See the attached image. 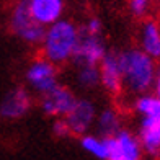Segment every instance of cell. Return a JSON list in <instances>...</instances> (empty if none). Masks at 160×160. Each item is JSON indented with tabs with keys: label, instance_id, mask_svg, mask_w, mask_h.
<instances>
[{
	"label": "cell",
	"instance_id": "cell-1",
	"mask_svg": "<svg viewBox=\"0 0 160 160\" xmlns=\"http://www.w3.org/2000/svg\"><path fill=\"white\" fill-rule=\"evenodd\" d=\"M122 72V85L131 95L149 93L154 87L158 65L157 61L145 54L141 48H128L118 52Z\"/></svg>",
	"mask_w": 160,
	"mask_h": 160
},
{
	"label": "cell",
	"instance_id": "cell-2",
	"mask_svg": "<svg viewBox=\"0 0 160 160\" xmlns=\"http://www.w3.org/2000/svg\"><path fill=\"white\" fill-rule=\"evenodd\" d=\"M132 110L139 118L136 134L144 154L150 158H160V100L154 93H142L134 98Z\"/></svg>",
	"mask_w": 160,
	"mask_h": 160
},
{
	"label": "cell",
	"instance_id": "cell-3",
	"mask_svg": "<svg viewBox=\"0 0 160 160\" xmlns=\"http://www.w3.org/2000/svg\"><path fill=\"white\" fill-rule=\"evenodd\" d=\"M78 36L80 30L74 21L61 18L56 23L46 26V33L41 42V52L56 65H62L72 61Z\"/></svg>",
	"mask_w": 160,
	"mask_h": 160
},
{
	"label": "cell",
	"instance_id": "cell-4",
	"mask_svg": "<svg viewBox=\"0 0 160 160\" xmlns=\"http://www.w3.org/2000/svg\"><path fill=\"white\" fill-rule=\"evenodd\" d=\"M10 30L18 39L30 46H41L46 26L39 25L30 12L28 0H17L10 13Z\"/></svg>",
	"mask_w": 160,
	"mask_h": 160
},
{
	"label": "cell",
	"instance_id": "cell-5",
	"mask_svg": "<svg viewBox=\"0 0 160 160\" xmlns=\"http://www.w3.org/2000/svg\"><path fill=\"white\" fill-rule=\"evenodd\" d=\"M25 82L31 92L41 97L59 83V69L44 56L36 57L26 67Z\"/></svg>",
	"mask_w": 160,
	"mask_h": 160
},
{
	"label": "cell",
	"instance_id": "cell-6",
	"mask_svg": "<svg viewBox=\"0 0 160 160\" xmlns=\"http://www.w3.org/2000/svg\"><path fill=\"white\" fill-rule=\"evenodd\" d=\"M108 158L106 160H144L145 154L141 141L131 129L121 128L116 134L106 136Z\"/></svg>",
	"mask_w": 160,
	"mask_h": 160
},
{
	"label": "cell",
	"instance_id": "cell-7",
	"mask_svg": "<svg viewBox=\"0 0 160 160\" xmlns=\"http://www.w3.org/2000/svg\"><path fill=\"white\" fill-rule=\"evenodd\" d=\"M77 97L69 87L57 83L52 90L39 97V108L49 118H64L75 105Z\"/></svg>",
	"mask_w": 160,
	"mask_h": 160
},
{
	"label": "cell",
	"instance_id": "cell-8",
	"mask_svg": "<svg viewBox=\"0 0 160 160\" xmlns=\"http://www.w3.org/2000/svg\"><path fill=\"white\" fill-rule=\"evenodd\" d=\"M106 52H108V49L101 36L87 34L80 30L78 42H77V48L74 51V56H72L70 62H74L75 67L77 65H98Z\"/></svg>",
	"mask_w": 160,
	"mask_h": 160
},
{
	"label": "cell",
	"instance_id": "cell-9",
	"mask_svg": "<svg viewBox=\"0 0 160 160\" xmlns=\"http://www.w3.org/2000/svg\"><path fill=\"white\" fill-rule=\"evenodd\" d=\"M33 105V97L30 88L25 87H15L5 93L0 101V118L7 121L21 119L30 113Z\"/></svg>",
	"mask_w": 160,
	"mask_h": 160
},
{
	"label": "cell",
	"instance_id": "cell-10",
	"mask_svg": "<svg viewBox=\"0 0 160 160\" xmlns=\"http://www.w3.org/2000/svg\"><path fill=\"white\" fill-rule=\"evenodd\" d=\"M97 113L98 111L93 101L87 98H77L75 105L64 116L70 126L72 136H83L87 132H90V129L95 126Z\"/></svg>",
	"mask_w": 160,
	"mask_h": 160
},
{
	"label": "cell",
	"instance_id": "cell-11",
	"mask_svg": "<svg viewBox=\"0 0 160 160\" xmlns=\"http://www.w3.org/2000/svg\"><path fill=\"white\" fill-rule=\"evenodd\" d=\"M98 72H100V85L110 95L116 97L124 90L118 52H106L101 62L98 64Z\"/></svg>",
	"mask_w": 160,
	"mask_h": 160
},
{
	"label": "cell",
	"instance_id": "cell-12",
	"mask_svg": "<svg viewBox=\"0 0 160 160\" xmlns=\"http://www.w3.org/2000/svg\"><path fill=\"white\" fill-rule=\"evenodd\" d=\"M137 48L149 54L157 62L160 61V21L154 18H145L139 26Z\"/></svg>",
	"mask_w": 160,
	"mask_h": 160
},
{
	"label": "cell",
	"instance_id": "cell-13",
	"mask_svg": "<svg viewBox=\"0 0 160 160\" xmlns=\"http://www.w3.org/2000/svg\"><path fill=\"white\" fill-rule=\"evenodd\" d=\"M33 18L42 26L61 20L65 10V0H28Z\"/></svg>",
	"mask_w": 160,
	"mask_h": 160
},
{
	"label": "cell",
	"instance_id": "cell-14",
	"mask_svg": "<svg viewBox=\"0 0 160 160\" xmlns=\"http://www.w3.org/2000/svg\"><path fill=\"white\" fill-rule=\"evenodd\" d=\"M95 126L100 136H113L122 128L121 126V116L114 108H103L101 111L97 113Z\"/></svg>",
	"mask_w": 160,
	"mask_h": 160
},
{
	"label": "cell",
	"instance_id": "cell-15",
	"mask_svg": "<svg viewBox=\"0 0 160 160\" xmlns=\"http://www.w3.org/2000/svg\"><path fill=\"white\" fill-rule=\"evenodd\" d=\"M80 147L87 154L93 155L98 160H106L108 158V147H106V139L103 136H95L87 132L80 136Z\"/></svg>",
	"mask_w": 160,
	"mask_h": 160
},
{
	"label": "cell",
	"instance_id": "cell-16",
	"mask_svg": "<svg viewBox=\"0 0 160 160\" xmlns=\"http://www.w3.org/2000/svg\"><path fill=\"white\" fill-rule=\"evenodd\" d=\"M77 83L85 90H92L100 85V72L98 65H77Z\"/></svg>",
	"mask_w": 160,
	"mask_h": 160
},
{
	"label": "cell",
	"instance_id": "cell-17",
	"mask_svg": "<svg viewBox=\"0 0 160 160\" xmlns=\"http://www.w3.org/2000/svg\"><path fill=\"white\" fill-rule=\"evenodd\" d=\"M150 2L152 0H128V7L131 15L136 18H144L147 17L150 10Z\"/></svg>",
	"mask_w": 160,
	"mask_h": 160
},
{
	"label": "cell",
	"instance_id": "cell-18",
	"mask_svg": "<svg viewBox=\"0 0 160 160\" xmlns=\"http://www.w3.org/2000/svg\"><path fill=\"white\" fill-rule=\"evenodd\" d=\"M78 28L87 34L101 36V33H103V21H101L98 17H90V18H87L85 23L82 26H78Z\"/></svg>",
	"mask_w": 160,
	"mask_h": 160
},
{
	"label": "cell",
	"instance_id": "cell-19",
	"mask_svg": "<svg viewBox=\"0 0 160 160\" xmlns=\"http://www.w3.org/2000/svg\"><path fill=\"white\" fill-rule=\"evenodd\" d=\"M51 131H52V134L56 137H59V139H65V137L72 136L70 126H69V122L65 121V118H54Z\"/></svg>",
	"mask_w": 160,
	"mask_h": 160
},
{
	"label": "cell",
	"instance_id": "cell-20",
	"mask_svg": "<svg viewBox=\"0 0 160 160\" xmlns=\"http://www.w3.org/2000/svg\"><path fill=\"white\" fill-rule=\"evenodd\" d=\"M152 92H154V95L160 100V67H158V72H157V77H155L154 87H152Z\"/></svg>",
	"mask_w": 160,
	"mask_h": 160
},
{
	"label": "cell",
	"instance_id": "cell-21",
	"mask_svg": "<svg viewBox=\"0 0 160 160\" xmlns=\"http://www.w3.org/2000/svg\"><path fill=\"white\" fill-rule=\"evenodd\" d=\"M152 160H160V158H152Z\"/></svg>",
	"mask_w": 160,
	"mask_h": 160
},
{
	"label": "cell",
	"instance_id": "cell-22",
	"mask_svg": "<svg viewBox=\"0 0 160 160\" xmlns=\"http://www.w3.org/2000/svg\"><path fill=\"white\" fill-rule=\"evenodd\" d=\"M12 2H17V0H12Z\"/></svg>",
	"mask_w": 160,
	"mask_h": 160
},
{
	"label": "cell",
	"instance_id": "cell-23",
	"mask_svg": "<svg viewBox=\"0 0 160 160\" xmlns=\"http://www.w3.org/2000/svg\"><path fill=\"white\" fill-rule=\"evenodd\" d=\"M158 21H160V20H158Z\"/></svg>",
	"mask_w": 160,
	"mask_h": 160
}]
</instances>
